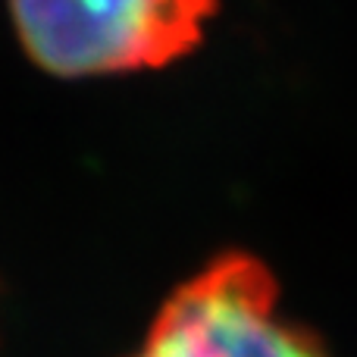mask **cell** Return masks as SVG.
Here are the masks:
<instances>
[{
    "instance_id": "cell-1",
    "label": "cell",
    "mask_w": 357,
    "mask_h": 357,
    "mask_svg": "<svg viewBox=\"0 0 357 357\" xmlns=\"http://www.w3.org/2000/svg\"><path fill=\"white\" fill-rule=\"evenodd\" d=\"M220 0H10L19 44L60 79L160 69L201 44Z\"/></svg>"
},
{
    "instance_id": "cell-2",
    "label": "cell",
    "mask_w": 357,
    "mask_h": 357,
    "mask_svg": "<svg viewBox=\"0 0 357 357\" xmlns=\"http://www.w3.org/2000/svg\"><path fill=\"white\" fill-rule=\"evenodd\" d=\"M279 291L260 260L226 254L178 285L135 357H326L276 310Z\"/></svg>"
}]
</instances>
